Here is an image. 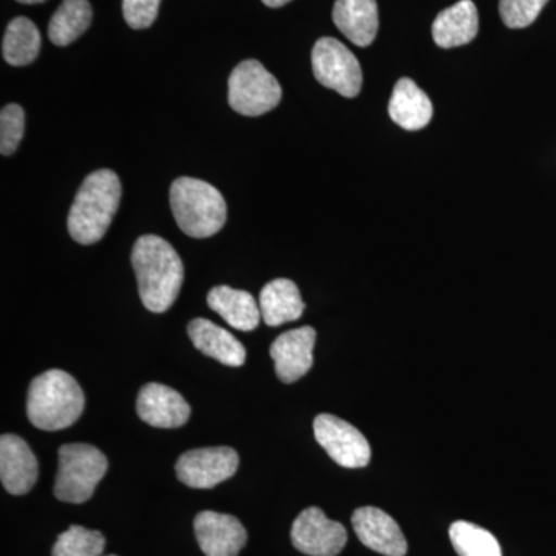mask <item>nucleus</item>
<instances>
[{
    "label": "nucleus",
    "instance_id": "9b49d317",
    "mask_svg": "<svg viewBox=\"0 0 556 556\" xmlns=\"http://www.w3.org/2000/svg\"><path fill=\"white\" fill-rule=\"evenodd\" d=\"M317 332L311 327L283 332L270 345V357L276 365L277 378L285 383H294L308 375L313 367V350Z\"/></svg>",
    "mask_w": 556,
    "mask_h": 556
},
{
    "label": "nucleus",
    "instance_id": "cd10ccee",
    "mask_svg": "<svg viewBox=\"0 0 556 556\" xmlns=\"http://www.w3.org/2000/svg\"><path fill=\"white\" fill-rule=\"evenodd\" d=\"M161 0H123V14L134 30H144L159 16Z\"/></svg>",
    "mask_w": 556,
    "mask_h": 556
},
{
    "label": "nucleus",
    "instance_id": "f8f14e48",
    "mask_svg": "<svg viewBox=\"0 0 556 556\" xmlns=\"http://www.w3.org/2000/svg\"><path fill=\"white\" fill-rule=\"evenodd\" d=\"M193 529L200 548L206 556H237L247 546V529L232 515L201 511L197 515Z\"/></svg>",
    "mask_w": 556,
    "mask_h": 556
},
{
    "label": "nucleus",
    "instance_id": "ddd939ff",
    "mask_svg": "<svg viewBox=\"0 0 556 556\" xmlns=\"http://www.w3.org/2000/svg\"><path fill=\"white\" fill-rule=\"evenodd\" d=\"M354 532L361 543L386 556L407 555L408 544L401 527L378 507H361L353 515Z\"/></svg>",
    "mask_w": 556,
    "mask_h": 556
},
{
    "label": "nucleus",
    "instance_id": "a211bd4d",
    "mask_svg": "<svg viewBox=\"0 0 556 556\" xmlns=\"http://www.w3.org/2000/svg\"><path fill=\"white\" fill-rule=\"evenodd\" d=\"M478 30V9L471 0H459L450 9L441 11L431 28L434 42L441 49L466 46L477 38Z\"/></svg>",
    "mask_w": 556,
    "mask_h": 556
},
{
    "label": "nucleus",
    "instance_id": "2eb2a0df",
    "mask_svg": "<svg viewBox=\"0 0 556 556\" xmlns=\"http://www.w3.org/2000/svg\"><path fill=\"white\" fill-rule=\"evenodd\" d=\"M137 412L149 426L178 428L188 422L190 405L174 388L153 382L139 391Z\"/></svg>",
    "mask_w": 556,
    "mask_h": 556
},
{
    "label": "nucleus",
    "instance_id": "393cba45",
    "mask_svg": "<svg viewBox=\"0 0 556 556\" xmlns=\"http://www.w3.org/2000/svg\"><path fill=\"white\" fill-rule=\"evenodd\" d=\"M105 538L98 530L72 526L61 533L53 546V556H101Z\"/></svg>",
    "mask_w": 556,
    "mask_h": 556
},
{
    "label": "nucleus",
    "instance_id": "aec40b11",
    "mask_svg": "<svg viewBox=\"0 0 556 556\" xmlns=\"http://www.w3.org/2000/svg\"><path fill=\"white\" fill-rule=\"evenodd\" d=\"M208 308L215 311L230 327L239 331H254L258 327L262 311L248 291L229 287L211 289L207 294Z\"/></svg>",
    "mask_w": 556,
    "mask_h": 556
},
{
    "label": "nucleus",
    "instance_id": "f03ea898",
    "mask_svg": "<svg viewBox=\"0 0 556 556\" xmlns=\"http://www.w3.org/2000/svg\"><path fill=\"white\" fill-rule=\"evenodd\" d=\"M121 181L110 169L93 172L84 179L70 208L67 228L79 244L98 243L118 212Z\"/></svg>",
    "mask_w": 556,
    "mask_h": 556
},
{
    "label": "nucleus",
    "instance_id": "b1692460",
    "mask_svg": "<svg viewBox=\"0 0 556 556\" xmlns=\"http://www.w3.org/2000/svg\"><path fill=\"white\" fill-rule=\"evenodd\" d=\"M450 540L459 556H503L496 538L489 530L471 522H453Z\"/></svg>",
    "mask_w": 556,
    "mask_h": 556
},
{
    "label": "nucleus",
    "instance_id": "39448f33",
    "mask_svg": "<svg viewBox=\"0 0 556 556\" xmlns=\"http://www.w3.org/2000/svg\"><path fill=\"white\" fill-rule=\"evenodd\" d=\"M108 457L93 445H62L54 495L62 503H86L93 496L101 479L108 473Z\"/></svg>",
    "mask_w": 556,
    "mask_h": 556
},
{
    "label": "nucleus",
    "instance_id": "5701e85b",
    "mask_svg": "<svg viewBox=\"0 0 556 556\" xmlns=\"http://www.w3.org/2000/svg\"><path fill=\"white\" fill-rule=\"evenodd\" d=\"M40 33L27 17H16L10 22L3 36V60L14 67L31 64L39 56Z\"/></svg>",
    "mask_w": 556,
    "mask_h": 556
},
{
    "label": "nucleus",
    "instance_id": "dca6fc26",
    "mask_svg": "<svg viewBox=\"0 0 556 556\" xmlns=\"http://www.w3.org/2000/svg\"><path fill=\"white\" fill-rule=\"evenodd\" d=\"M189 338L204 356L215 358L228 367H241L247 361V350L239 339L206 318H195L188 327Z\"/></svg>",
    "mask_w": 556,
    "mask_h": 556
},
{
    "label": "nucleus",
    "instance_id": "423d86ee",
    "mask_svg": "<svg viewBox=\"0 0 556 556\" xmlns=\"http://www.w3.org/2000/svg\"><path fill=\"white\" fill-rule=\"evenodd\" d=\"M280 101V84L258 61H243L233 68L229 78V104L237 113L265 115Z\"/></svg>",
    "mask_w": 556,
    "mask_h": 556
},
{
    "label": "nucleus",
    "instance_id": "412c9836",
    "mask_svg": "<svg viewBox=\"0 0 556 556\" xmlns=\"http://www.w3.org/2000/svg\"><path fill=\"white\" fill-rule=\"evenodd\" d=\"M260 311L268 327H280L302 317L305 303L294 281L277 278L260 292Z\"/></svg>",
    "mask_w": 556,
    "mask_h": 556
},
{
    "label": "nucleus",
    "instance_id": "bb28decb",
    "mask_svg": "<svg viewBox=\"0 0 556 556\" xmlns=\"http://www.w3.org/2000/svg\"><path fill=\"white\" fill-rule=\"evenodd\" d=\"M548 0H500L501 20L508 28H526L540 16Z\"/></svg>",
    "mask_w": 556,
    "mask_h": 556
},
{
    "label": "nucleus",
    "instance_id": "f3484780",
    "mask_svg": "<svg viewBox=\"0 0 556 556\" xmlns=\"http://www.w3.org/2000/svg\"><path fill=\"white\" fill-rule=\"evenodd\" d=\"M332 21L354 46H371L379 30L378 3L376 0H336Z\"/></svg>",
    "mask_w": 556,
    "mask_h": 556
},
{
    "label": "nucleus",
    "instance_id": "0eeeda50",
    "mask_svg": "<svg viewBox=\"0 0 556 556\" xmlns=\"http://www.w3.org/2000/svg\"><path fill=\"white\" fill-rule=\"evenodd\" d=\"M313 72L321 86L345 98H356L362 89L357 58L334 38L318 39L313 49Z\"/></svg>",
    "mask_w": 556,
    "mask_h": 556
},
{
    "label": "nucleus",
    "instance_id": "1a4fd4ad",
    "mask_svg": "<svg viewBox=\"0 0 556 556\" xmlns=\"http://www.w3.org/2000/svg\"><path fill=\"white\" fill-rule=\"evenodd\" d=\"M239 460V453L230 447L197 448L179 456L175 470L182 484L212 489L236 475Z\"/></svg>",
    "mask_w": 556,
    "mask_h": 556
},
{
    "label": "nucleus",
    "instance_id": "c85d7f7f",
    "mask_svg": "<svg viewBox=\"0 0 556 556\" xmlns=\"http://www.w3.org/2000/svg\"><path fill=\"white\" fill-rule=\"evenodd\" d=\"M269 9H280V7L287 5L291 0H262Z\"/></svg>",
    "mask_w": 556,
    "mask_h": 556
},
{
    "label": "nucleus",
    "instance_id": "6ab92c4d",
    "mask_svg": "<svg viewBox=\"0 0 556 556\" xmlns=\"http://www.w3.org/2000/svg\"><path fill=\"white\" fill-rule=\"evenodd\" d=\"M391 119L405 130H420L428 126L433 116L430 98L416 86L415 80L402 78L391 94Z\"/></svg>",
    "mask_w": 556,
    "mask_h": 556
},
{
    "label": "nucleus",
    "instance_id": "f257e3e1",
    "mask_svg": "<svg viewBox=\"0 0 556 556\" xmlns=\"http://www.w3.org/2000/svg\"><path fill=\"white\" fill-rule=\"evenodd\" d=\"M139 298L152 313H166L181 291L185 266L178 252L159 236H142L131 251Z\"/></svg>",
    "mask_w": 556,
    "mask_h": 556
},
{
    "label": "nucleus",
    "instance_id": "a878e982",
    "mask_svg": "<svg viewBox=\"0 0 556 556\" xmlns=\"http://www.w3.org/2000/svg\"><path fill=\"white\" fill-rule=\"evenodd\" d=\"M25 131L24 109L9 104L0 112V152L3 156L13 155L20 148Z\"/></svg>",
    "mask_w": 556,
    "mask_h": 556
},
{
    "label": "nucleus",
    "instance_id": "4468645a",
    "mask_svg": "<svg viewBox=\"0 0 556 556\" xmlns=\"http://www.w3.org/2000/svg\"><path fill=\"white\" fill-rule=\"evenodd\" d=\"M39 464L27 442L16 434L0 438V479L14 496L27 495L38 481Z\"/></svg>",
    "mask_w": 556,
    "mask_h": 556
},
{
    "label": "nucleus",
    "instance_id": "7ed1b4c3",
    "mask_svg": "<svg viewBox=\"0 0 556 556\" xmlns=\"http://www.w3.org/2000/svg\"><path fill=\"white\" fill-rule=\"evenodd\" d=\"M86 405L83 388L62 369H50L28 388L27 415L39 430L58 431L79 419Z\"/></svg>",
    "mask_w": 556,
    "mask_h": 556
},
{
    "label": "nucleus",
    "instance_id": "6e6552de",
    "mask_svg": "<svg viewBox=\"0 0 556 556\" xmlns=\"http://www.w3.org/2000/svg\"><path fill=\"white\" fill-rule=\"evenodd\" d=\"M314 437L340 467H367L371 460V448L364 434L338 416L318 415L314 419Z\"/></svg>",
    "mask_w": 556,
    "mask_h": 556
},
{
    "label": "nucleus",
    "instance_id": "7c9ffc66",
    "mask_svg": "<svg viewBox=\"0 0 556 556\" xmlns=\"http://www.w3.org/2000/svg\"><path fill=\"white\" fill-rule=\"evenodd\" d=\"M108 556H116V555H108Z\"/></svg>",
    "mask_w": 556,
    "mask_h": 556
},
{
    "label": "nucleus",
    "instance_id": "c756f323",
    "mask_svg": "<svg viewBox=\"0 0 556 556\" xmlns=\"http://www.w3.org/2000/svg\"><path fill=\"white\" fill-rule=\"evenodd\" d=\"M20 3H27V5H35V3H42L46 0H17Z\"/></svg>",
    "mask_w": 556,
    "mask_h": 556
},
{
    "label": "nucleus",
    "instance_id": "20e7f679",
    "mask_svg": "<svg viewBox=\"0 0 556 556\" xmlns=\"http://www.w3.org/2000/svg\"><path fill=\"white\" fill-rule=\"evenodd\" d=\"M170 207L178 228L192 239H207L225 226L228 207L222 192L199 178L175 179Z\"/></svg>",
    "mask_w": 556,
    "mask_h": 556
},
{
    "label": "nucleus",
    "instance_id": "4be33fe9",
    "mask_svg": "<svg viewBox=\"0 0 556 556\" xmlns=\"http://www.w3.org/2000/svg\"><path fill=\"white\" fill-rule=\"evenodd\" d=\"M93 20L89 0H64L49 24V38L54 46L65 47L87 31Z\"/></svg>",
    "mask_w": 556,
    "mask_h": 556
},
{
    "label": "nucleus",
    "instance_id": "9d476101",
    "mask_svg": "<svg viewBox=\"0 0 556 556\" xmlns=\"http://www.w3.org/2000/svg\"><path fill=\"white\" fill-rule=\"evenodd\" d=\"M291 541L302 554L309 556H338L348 541L345 527L332 521L324 510L309 507L295 519Z\"/></svg>",
    "mask_w": 556,
    "mask_h": 556
}]
</instances>
